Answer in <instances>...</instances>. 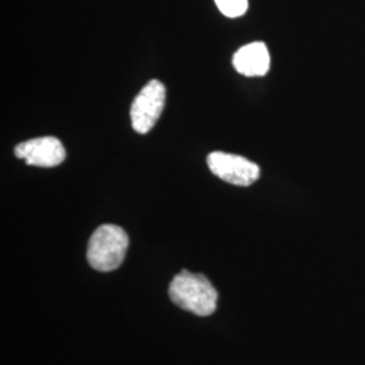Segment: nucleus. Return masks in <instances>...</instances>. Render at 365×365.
Instances as JSON below:
<instances>
[{"instance_id":"obj_3","label":"nucleus","mask_w":365,"mask_h":365,"mask_svg":"<svg viewBox=\"0 0 365 365\" xmlns=\"http://www.w3.org/2000/svg\"><path fill=\"white\" fill-rule=\"evenodd\" d=\"M165 86L158 80H150L137 95L130 108L133 129L146 134L153 129L165 106Z\"/></svg>"},{"instance_id":"obj_4","label":"nucleus","mask_w":365,"mask_h":365,"mask_svg":"<svg viewBox=\"0 0 365 365\" xmlns=\"http://www.w3.org/2000/svg\"><path fill=\"white\" fill-rule=\"evenodd\" d=\"M207 164L210 170L223 182L240 187H248L260 178L259 165L245 157L225 152H212L207 157Z\"/></svg>"},{"instance_id":"obj_5","label":"nucleus","mask_w":365,"mask_h":365,"mask_svg":"<svg viewBox=\"0 0 365 365\" xmlns=\"http://www.w3.org/2000/svg\"><path fill=\"white\" fill-rule=\"evenodd\" d=\"M15 156L25 160L29 165L52 168L66 160V149L54 137L29 140L15 146Z\"/></svg>"},{"instance_id":"obj_1","label":"nucleus","mask_w":365,"mask_h":365,"mask_svg":"<svg viewBox=\"0 0 365 365\" xmlns=\"http://www.w3.org/2000/svg\"><path fill=\"white\" fill-rule=\"evenodd\" d=\"M170 297L176 306L199 317H209L217 310L218 292L205 274L184 269L170 282Z\"/></svg>"},{"instance_id":"obj_2","label":"nucleus","mask_w":365,"mask_h":365,"mask_svg":"<svg viewBox=\"0 0 365 365\" xmlns=\"http://www.w3.org/2000/svg\"><path fill=\"white\" fill-rule=\"evenodd\" d=\"M129 238L117 225L99 226L88 241L87 260L93 269L110 272L120 267L125 260Z\"/></svg>"},{"instance_id":"obj_6","label":"nucleus","mask_w":365,"mask_h":365,"mask_svg":"<svg viewBox=\"0 0 365 365\" xmlns=\"http://www.w3.org/2000/svg\"><path fill=\"white\" fill-rule=\"evenodd\" d=\"M235 71L244 76H264L269 71L271 57L264 42H252L240 48L233 57Z\"/></svg>"},{"instance_id":"obj_7","label":"nucleus","mask_w":365,"mask_h":365,"mask_svg":"<svg viewBox=\"0 0 365 365\" xmlns=\"http://www.w3.org/2000/svg\"><path fill=\"white\" fill-rule=\"evenodd\" d=\"M215 4L227 18L242 16L248 10V0H215Z\"/></svg>"}]
</instances>
